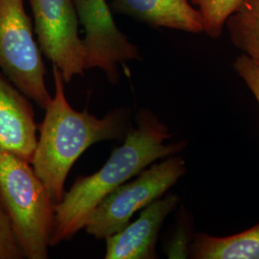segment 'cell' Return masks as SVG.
Returning a JSON list of instances; mask_svg holds the SVG:
<instances>
[{
  "label": "cell",
  "mask_w": 259,
  "mask_h": 259,
  "mask_svg": "<svg viewBox=\"0 0 259 259\" xmlns=\"http://www.w3.org/2000/svg\"><path fill=\"white\" fill-rule=\"evenodd\" d=\"M185 173V158L179 154L154 162L134 181L107 195L91 214L85 231L96 239L120 232L135 213L160 199Z\"/></svg>",
  "instance_id": "5b68a950"
},
{
  "label": "cell",
  "mask_w": 259,
  "mask_h": 259,
  "mask_svg": "<svg viewBox=\"0 0 259 259\" xmlns=\"http://www.w3.org/2000/svg\"><path fill=\"white\" fill-rule=\"evenodd\" d=\"M9 218L0 204V259L23 258Z\"/></svg>",
  "instance_id": "5bb4252c"
},
{
  "label": "cell",
  "mask_w": 259,
  "mask_h": 259,
  "mask_svg": "<svg viewBox=\"0 0 259 259\" xmlns=\"http://www.w3.org/2000/svg\"><path fill=\"white\" fill-rule=\"evenodd\" d=\"M179 202L177 195L169 194L144 207L135 222L129 223L120 232L105 239V258H157L156 247L159 231Z\"/></svg>",
  "instance_id": "ba28073f"
},
{
  "label": "cell",
  "mask_w": 259,
  "mask_h": 259,
  "mask_svg": "<svg viewBox=\"0 0 259 259\" xmlns=\"http://www.w3.org/2000/svg\"><path fill=\"white\" fill-rule=\"evenodd\" d=\"M53 77L55 93L45 109L31 164L57 204L65 194L71 167L83 152L101 141L125 139L131 126L127 109L113 110L102 118L76 111L66 99L65 81L55 65Z\"/></svg>",
  "instance_id": "7a4b0ae2"
},
{
  "label": "cell",
  "mask_w": 259,
  "mask_h": 259,
  "mask_svg": "<svg viewBox=\"0 0 259 259\" xmlns=\"http://www.w3.org/2000/svg\"><path fill=\"white\" fill-rule=\"evenodd\" d=\"M233 68L250 89L259 105V62L243 54L234 61Z\"/></svg>",
  "instance_id": "9a60e30c"
},
{
  "label": "cell",
  "mask_w": 259,
  "mask_h": 259,
  "mask_svg": "<svg viewBox=\"0 0 259 259\" xmlns=\"http://www.w3.org/2000/svg\"><path fill=\"white\" fill-rule=\"evenodd\" d=\"M124 143L114 149L107 162L94 174L79 177L55 205L50 247L72 239L84 229L91 214L103 199L133 177L161 158L180 154L187 141L166 143L171 134L153 111L141 109Z\"/></svg>",
  "instance_id": "6da1fadb"
},
{
  "label": "cell",
  "mask_w": 259,
  "mask_h": 259,
  "mask_svg": "<svg viewBox=\"0 0 259 259\" xmlns=\"http://www.w3.org/2000/svg\"><path fill=\"white\" fill-rule=\"evenodd\" d=\"M203 19L204 33L211 38L221 37L227 19L239 8L242 0H190Z\"/></svg>",
  "instance_id": "4fadbf2b"
},
{
  "label": "cell",
  "mask_w": 259,
  "mask_h": 259,
  "mask_svg": "<svg viewBox=\"0 0 259 259\" xmlns=\"http://www.w3.org/2000/svg\"><path fill=\"white\" fill-rule=\"evenodd\" d=\"M37 124L26 96L0 72V147L31 163Z\"/></svg>",
  "instance_id": "9c48e42d"
},
{
  "label": "cell",
  "mask_w": 259,
  "mask_h": 259,
  "mask_svg": "<svg viewBox=\"0 0 259 259\" xmlns=\"http://www.w3.org/2000/svg\"><path fill=\"white\" fill-rule=\"evenodd\" d=\"M84 30L85 69L99 68L111 83L119 81V65L140 60L139 48L116 26L106 0H73Z\"/></svg>",
  "instance_id": "52a82bcc"
},
{
  "label": "cell",
  "mask_w": 259,
  "mask_h": 259,
  "mask_svg": "<svg viewBox=\"0 0 259 259\" xmlns=\"http://www.w3.org/2000/svg\"><path fill=\"white\" fill-rule=\"evenodd\" d=\"M225 26L230 32L233 46L259 62V0H242Z\"/></svg>",
  "instance_id": "7c38bea8"
},
{
  "label": "cell",
  "mask_w": 259,
  "mask_h": 259,
  "mask_svg": "<svg viewBox=\"0 0 259 259\" xmlns=\"http://www.w3.org/2000/svg\"><path fill=\"white\" fill-rule=\"evenodd\" d=\"M0 69L26 97L47 108L52 98L47 69L23 0H0Z\"/></svg>",
  "instance_id": "277c9868"
},
{
  "label": "cell",
  "mask_w": 259,
  "mask_h": 259,
  "mask_svg": "<svg viewBox=\"0 0 259 259\" xmlns=\"http://www.w3.org/2000/svg\"><path fill=\"white\" fill-rule=\"evenodd\" d=\"M40 51L61 71L65 83L85 70V50L79 37L73 0H29Z\"/></svg>",
  "instance_id": "8992f818"
},
{
  "label": "cell",
  "mask_w": 259,
  "mask_h": 259,
  "mask_svg": "<svg viewBox=\"0 0 259 259\" xmlns=\"http://www.w3.org/2000/svg\"><path fill=\"white\" fill-rule=\"evenodd\" d=\"M117 13L152 27L175 29L192 34L204 32L203 19L189 0H113Z\"/></svg>",
  "instance_id": "30bf717a"
},
{
  "label": "cell",
  "mask_w": 259,
  "mask_h": 259,
  "mask_svg": "<svg viewBox=\"0 0 259 259\" xmlns=\"http://www.w3.org/2000/svg\"><path fill=\"white\" fill-rule=\"evenodd\" d=\"M187 254L194 259H259V224L226 237L196 232Z\"/></svg>",
  "instance_id": "8fae6325"
},
{
  "label": "cell",
  "mask_w": 259,
  "mask_h": 259,
  "mask_svg": "<svg viewBox=\"0 0 259 259\" xmlns=\"http://www.w3.org/2000/svg\"><path fill=\"white\" fill-rule=\"evenodd\" d=\"M30 162L0 147V204L24 257H48L55 201Z\"/></svg>",
  "instance_id": "3957f363"
}]
</instances>
